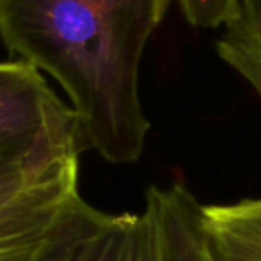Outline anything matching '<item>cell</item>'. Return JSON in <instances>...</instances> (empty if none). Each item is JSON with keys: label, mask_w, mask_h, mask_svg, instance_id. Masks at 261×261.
Segmentation results:
<instances>
[{"label": "cell", "mask_w": 261, "mask_h": 261, "mask_svg": "<svg viewBox=\"0 0 261 261\" xmlns=\"http://www.w3.org/2000/svg\"><path fill=\"white\" fill-rule=\"evenodd\" d=\"M201 220L213 261H261V197L203 204Z\"/></svg>", "instance_id": "8992f818"}, {"label": "cell", "mask_w": 261, "mask_h": 261, "mask_svg": "<svg viewBox=\"0 0 261 261\" xmlns=\"http://www.w3.org/2000/svg\"><path fill=\"white\" fill-rule=\"evenodd\" d=\"M61 151L84 153L73 109L32 64L0 62V164Z\"/></svg>", "instance_id": "3957f363"}, {"label": "cell", "mask_w": 261, "mask_h": 261, "mask_svg": "<svg viewBox=\"0 0 261 261\" xmlns=\"http://www.w3.org/2000/svg\"><path fill=\"white\" fill-rule=\"evenodd\" d=\"M79 151L0 164V261H59L91 204Z\"/></svg>", "instance_id": "7a4b0ae2"}, {"label": "cell", "mask_w": 261, "mask_h": 261, "mask_svg": "<svg viewBox=\"0 0 261 261\" xmlns=\"http://www.w3.org/2000/svg\"><path fill=\"white\" fill-rule=\"evenodd\" d=\"M172 0H0V41L68 94L82 149L110 164L144 151L141 64Z\"/></svg>", "instance_id": "6da1fadb"}, {"label": "cell", "mask_w": 261, "mask_h": 261, "mask_svg": "<svg viewBox=\"0 0 261 261\" xmlns=\"http://www.w3.org/2000/svg\"><path fill=\"white\" fill-rule=\"evenodd\" d=\"M201 206L183 183L146 190L144 208L155 220L162 261H213L204 238Z\"/></svg>", "instance_id": "5b68a950"}, {"label": "cell", "mask_w": 261, "mask_h": 261, "mask_svg": "<svg viewBox=\"0 0 261 261\" xmlns=\"http://www.w3.org/2000/svg\"><path fill=\"white\" fill-rule=\"evenodd\" d=\"M59 261H162L151 213H107L91 206Z\"/></svg>", "instance_id": "277c9868"}, {"label": "cell", "mask_w": 261, "mask_h": 261, "mask_svg": "<svg viewBox=\"0 0 261 261\" xmlns=\"http://www.w3.org/2000/svg\"><path fill=\"white\" fill-rule=\"evenodd\" d=\"M187 23L194 29H224L237 18L242 0H178Z\"/></svg>", "instance_id": "52a82bcc"}]
</instances>
